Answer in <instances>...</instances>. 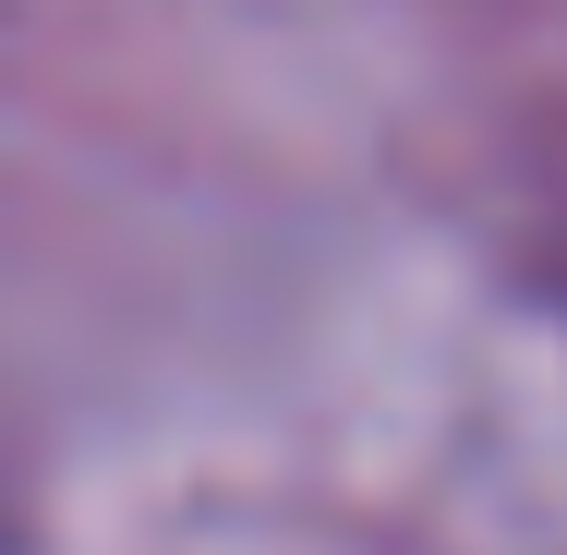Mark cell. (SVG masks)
I'll use <instances>...</instances> for the list:
<instances>
[]
</instances>
